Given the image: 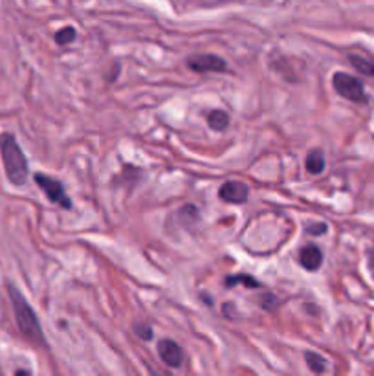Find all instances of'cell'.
<instances>
[{
	"mask_svg": "<svg viewBox=\"0 0 374 376\" xmlns=\"http://www.w3.org/2000/svg\"><path fill=\"white\" fill-rule=\"evenodd\" d=\"M9 292V301H11V307H13L15 321H17V327L21 331L24 338H26L30 343L33 345H46L45 331H42L39 318H37L35 310L32 309V304L28 303L26 297L21 294L18 288H15L13 285H8Z\"/></svg>",
	"mask_w": 374,
	"mask_h": 376,
	"instance_id": "1",
	"label": "cell"
},
{
	"mask_svg": "<svg viewBox=\"0 0 374 376\" xmlns=\"http://www.w3.org/2000/svg\"><path fill=\"white\" fill-rule=\"evenodd\" d=\"M0 156H2V164H4L6 176H8L9 182L13 186L26 184L28 173H30L28 160L21 145H18L17 138L9 132L0 135Z\"/></svg>",
	"mask_w": 374,
	"mask_h": 376,
	"instance_id": "2",
	"label": "cell"
},
{
	"mask_svg": "<svg viewBox=\"0 0 374 376\" xmlns=\"http://www.w3.org/2000/svg\"><path fill=\"white\" fill-rule=\"evenodd\" d=\"M332 86L334 90L338 92L341 98L349 99V101H354V103H363L367 99L366 90L361 81L356 79L354 76H349L345 72H336L332 76Z\"/></svg>",
	"mask_w": 374,
	"mask_h": 376,
	"instance_id": "3",
	"label": "cell"
},
{
	"mask_svg": "<svg viewBox=\"0 0 374 376\" xmlns=\"http://www.w3.org/2000/svg\"><path fill=\"white\" fill-rule=\"evenodd\" d=\"M35 184L45 191V195L48 197V200H52L54 204H59L64 210H72V200L64 191V186L59 182V180L50 178L48 175H42V173H37L33 175Z\"/></svg>",
	"mask_w": 374,
	"mask_h": 376,
	"instance_id": "4",
	"label": "cell"
},
{
	"mask_svg": "<svg viewBox=\"0 0 374 376\" xmlns=\"http://www.w3.org/2000/svg\"><path fill=\"white\" fill-rule=\"evenodd\" d=\"M187 67L197 74L204 72H226L228 70V64L222 57L213 54H202V55H193V57L187 59Z\"/></svg>",
	"mask_w": 374,
	"mask_h": 376,
	"instance_id": "5",
	"label": "cell"
},
{
	"mask_svg": "<svg viewBox=\"0 0 374 376\" xmlns=\"http://www.w3.org/2000/svg\"><path fill=\"white\" fill-rule=\"evenodd\" d=\"M250 197L248 186L242 184V182H226L222 184V188L218 189V198L222 202H228V204H244Z\"/></svg>",
	"mask_w": 374,
	"mask_h": 376,
	"instance_id": "6",
	"label": "cell"
},
{
	"mask_svg": "<svg viewBox=\"0 0 374 376\" xmlns=\"http://www.w3.org/2000/svg\"><path fill=\"white\" fill-rule=\"evenodd\" d=\"M158 354L162 362L167 363L169 368H182V363H184V351L173 340H160Z\"/></svg>",
	"mask_w": 374,
	"mask_h": 376,
	"instance_id": "7",
	"label": "cell"
},
{
	"mask_svg": "<svg viewBox=\"0 0 374 376\" xmlns=\"http://www.w3.org/2000/svg\"><path fill=\"white\" fill-rule=\"evenodd\" d=\"M299 263L308 272H316V270H320L321 263H323V253L314 244H307V246H303L301 251H299Z\"/></svg>",
	"mask_w": 374,
	"mask_h": 376,
	"instance_id": "8",
	"label": "cell"
},
{
	"mask_svg": "<svg viewBox=\"0 0 374 376\" xmlns=\"http://www.w3.org/2000/svg\"><path fill=\"white\" fill-rule=\"evenodd\" d=\"M305 166L310 175H320L325 169V154L320 149H312L307 154V160H305Z\"/></svg>",
	"mask_w": 374,
	"mask_h": 376,
	"instance_id": "9",
	"label": "cell"
},
{
	"mask_svg": "<svg viewBox=\"0 0 374 376\" xmlns=\"http://www.w3.org/2000/svg\"><path fill=\"white\" fill-rule=\"evenodd\" d=\"M349 61L354 68H356L358 72L363 74V76L374 77V61L369 57H363V55L358 54H351L349 55Z\"/></svg>",
	"mask_w": 374,
	"mask_h": 376,
	"instance_id": "10",
	"label": "cell"
},
{
	"mask_svg": "<svg viewBox=\"0 0 374 376\" xmlns=\"http://www.w3.org/2000/svg\"><path fill=\"white\" fill-rule=\"evenodd\" d=\"M208 125L213 130H226L230 125V116L224 110H213L208 116Z\"/></svg>",
	"mask_w": 374,
	"mask_h": 376,
	"instance_id": "11",
	"label": "cell"
},
{
	"mask_svg": "<svg viewBox=\"0 0 374 376\" xmlns=\"http://www.w3.org/2000/svg\"><path fill=\"white\" fill-rule=\"evenodd\" d=\"M305 360H307L308 368H310L312 372L321 375V372L327 371V360H325L323 356H320L317 353H312V351H308V353H305Z\"/></svg>",
	"mask_w": 374,
	"mask_h": 376,
	"instance_id": "12",
	"label": "cell"
},
{
	"mask_svg": "<svg viewBox=\"0 0 374 376\" xmlns=\"http://www.w3.org/2000/svg\"><path fill=\"white\" fill-rule=\"evenodd\" d=\"M226 285H228V287L246 285V287H250V288H259V287H261V283H259L257 279L252 278V275H244V273H240V275H230V278L226 279Z\"/></svg>",
	"mask_w": 374,
	"mask_h": 376,
	"instance_id": "13",
	"label": "cell"
},
{
	"mask_svg": "<svg viewBox=\"0 0 374 376\" xmlns=\"http://www.w3.org/2000/svg\"><path fill=\"white\" fill-rule=\"evenodd\" d=\"M74 39H76V28L72 26L63 28V30H59V32L55 33V42H57L59 46L70 45Z\"/></svg>",
	"mask_w": 374,
	"mask_h": 376,
	"instance_id": "14",
	"label": "cell"
},
{
	"mask_svg": "<svg viewBox=\"0 0 374 376\" xmlns=\"http://www.w3.org/2000/svg\"><path fill=\"white\" fill-rule=\"evenodd\" d=\"M136 334H138V338H141V340H153V329L149 327V325H136Z\"/></svg>",
	"mask_w": 374,
	"mask_h": 376,
	"instance_id": "15",
	"label": "cell"
},
{
	"mask_svg": "<svg viewBox=\"0 0 374 376\" xmlns=\"http://www.w3.org/2000/svg\"><path fill=\"white\" fill-rule=\"evenodd\" d=\"M308 235H321V233L327 232V224H314L307 228Z\"/></svg>",
	"mask_w": 374,
	"mask_h": 376,
	"instance_id": "16",
	"label": "cell"
},
{
	"mask_svg": "<svg viewBox=\"0 0 374 376\" xmlns=\"http://www.w3.org/2000/svg\"><path fill=\"white\" fill-rule=\"evenodd\" d=\"M369 270L373 272V275H374V250L369 251Z\"/></svg>",
	"mask_w": 374,
	"mask_h": 376,
	"instance_id": "17",
	"label": "cell"
},
{
	"mask_svg": "<svg viewBox=\"0 0 374 376\" xmlns=\"http://www.w3.org/2000/svg\"><path fill=\"white\" fill-rule=\"evenodd\" d=\"M15 376H32V372L24 371V369H18V371L15 372Z\"/></svg>",
	"mask_w": 374,
	"mask_h": 376,
	"instance_id": "18",
	"label": "cell"
}]
</instances>
